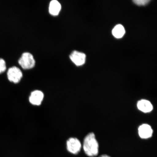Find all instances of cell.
Here are the masks:
<instances>
[{
  "label": "cell",
  "mask_w": 157,
  "mask_h": 157,
  "mask_svg": "<svg viewBox=\"0 0 157 157\" xmlns=\"http://www.w3.org/2000/svg\"><path fill=\"white\" fill-rule=\"evenodd\" d=\"M44 98V94L42 91L36 90L31 93L29 98V101L31 104L34 105H40Z\"/></svg>",
  "instance_id": "cell-7"
},
{
  "label": "cell",
  "mask_w": 157,
  "mask_h": 157,
  "mask_svg": "<svg viewBox=\"0 0 157 157\" xmlns=\"http://www.w3.org/2000/svg\"><path fill=\"white\" fill-rule=\"evenodd\" d=\"M150 0H136V1H133V2L136 4V5L139 6H144L150 2Z\"/></svg>",
  "instance_id": "cell-12"
},
{
  "label": "cell",
  "mask_w": 157,
  "mask_h": 157,
  "mask_svg": "<svg viewBox=\"0 0 157 157\" xmlns=\"http://www.w3.org/2000/svg\"><path fill=\"white\" fill-rule=\"evenodd\" d=\"M6 69L5 61L4 59L0 58V74L5 72Z\"/></svg>",
  "instance_id": "cell-11"
},
{
  "label": "cell",
  "mask_w": 157,
  "mask_h": 157,
  "mask_svg": "<svg viewBox=\"0 0 157 157\" xmlns=\"http://www.w3.org/2000/svg\"><path fill=\"white\" fill-rule=\"evenodd\" d=\"M67 148L69 152L72 154H77L82 148L81 143L76 138H70L67 142Z\"/></svg>",
  "instance_id": "cell-4"
},
{
  "label": "cell",
  "mask_w": 157,
  "mask_h": 157,
  "mask_svg": "<svg viewBox=\"0 0 157 157\" xmlns=\"http://www.w3.org/2000/svg\"><path fill=\"white\" fill-rule=\"evenodd\" d=\"M153 130L151 127L148 124H143L138 128V133L141 138L146 139L150 138L152 136Z\"/></svg>",
  "instance_id": "cell-6"
},
{
  "label": "cell",
  "mask_w": 157,
  "mask_h": 157,
  "mask_svg": "<svg viewBox=\"0 0 157 157\" xmlns=\"http://www.w3.org/2000/svg\"><path fill=\"white\" fill-rule=\"evenodd\" d=\"M112 33L114 36L115 38H122L125 33L124 27L122 25H118L113 29Z\"/></svg>",
  "instance_id": "cell-10"
},
{
  "label": "cell",
  "mask_w": 157,
  "mask_h": 157,
  "mask_svg": "<svg viewBox=\"0 0 157 157\" xmlns=\"http://www.w3.org/2000/svg\"><path fill=\"white\" fill-rule=\"evenodd\" d=\"M99 144L93 133H90L84 139L83 148L87 156L90 157L97 156L99 153Z\"/></svg>",
  "instance_id": "cell-1"
},
{
  "label": "cell",
  "mask_w": 157,
  "mask_h": 157,
  "mask_svg": "<svg viewBox=\"0 0 157 157\" xmlns=\"http://www.w3.org/2000/svg\"><path fill=\"white\" fill-rule=\"evenodd\" d=\"M18 63L23 68L29 69L34 67L35 62L32 54L29 52H25L19 59Z\"/></svg>",
  "instance_id": "cell-2"
},
{
  "label": "cell",
  "mask_w": 157,
  "mask_h": 157,
  "mask_svg": "<svg viewBox=\"0 0 157 157\" xmlns=\"http://www.w3.org/2000/svg\"><path fill=\"white\" fill-rule=\"evenodd\" d=\"M70 57L72 61L77 66L82 65L86 61V55L77 51H74L70 55Z\"/></svg>",
  "instance_id": "cell-5"
},
{
  "label": "cell",
  "mask_w": 157,
  "mask_h": 157,
  "mask_svg": "<svg viewBox=\"0 0 157 157\" xmlns=\"http://www.w3.org/2000/svg\"><path fill=\"white\" fill-rule=\"evenodd\" d=\"M99 157H111L109 156V155H108L105 154V155H101Z\"/></svg>",
  "instance_id": "cell-13"
},
{
  "label": "cell",
  "mask_w": 157,
  "mask_h": 157,
  "mask_svg": "<svg viewBox=\"0 0 157 157\" xmlns=\"http://www.w3.org/2000/svg\"><path fill=\"white\" fill-rule=\"evenodd\" d=\"M61 9V5L56 0H53L50 2L49 7V11L50 14L53 16L59 14Z\"/></svg>",
  "instance_id": "cell-9"
},
{
  "label": "cell",
  "mask_w": 157,
  "mask_h": 157,
  "mask_svg": "<svg viewBox=\"0 0 157 157\" xmlns=\"http://www.w3.org/2000/svg\"><path fill=\"white\" fill-rule=\"evenodd\" d=\"M7 76L9 81L17 83L20 81L23 74L19 68L14 66L9 69L7 72Z\"/></svg>",
  "instance_id": "cell-3"
},
{
  "label": "cell",
  "mask_w": 157,
  "mask_h": 157,
  "mask_svg": "<svg viewBox=\"0 0 157 157\" xmlns=\"http://www.w3.org/2000/svg\"><path fill=\"white\" fill-rule=\"evenodd\" d=\"M137 107L139 110L144 113H148L151 111L153 106L150 101L145 99H142L138 101Z\"/></svg>",
  "instance_id": "cell-8"
}]
</instances>
